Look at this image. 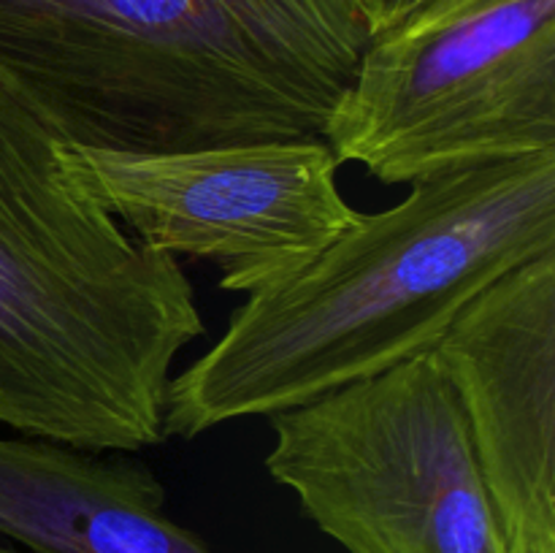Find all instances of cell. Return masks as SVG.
<instances>
[{"label": "cell", "instance_id": "6da1fadb", "mask_svg": "<svg viewBox=\"0 0 555 553\" xmlns=\"http://www.w3.org/2000/svg\"><path fill=\"white\" fill-rule=\"evenodd\" d=\"M555 253V150L439 173L356 222L291 280L233 309L171 374L163 432L195 439L377 377L437 345L507 271Z\"/></svg>", "mask_w": 555, "mask_h": 553}, {"label": "cell", "instance_id": "7a4b0ae2", "mask_svg": "<svg viewBox=\"0 0 555 553\" xmlns=\"http://www.w3.org/2000/svg\"><path fill=\"white\" fill-rule=\"evenodd\" d=\"M361 0H0V76L74 146L325 139Z\"/></svg>", "mask_w": 555, "mask_h": 553}, {"label": "cell", "instance_id": "3957f363", "mask_svg": "<svg viewBox=\"0 0 555 553\" xmlns=\"http://www.w3.org/2000/svg\"><path fill=\"white\" fill-rule=\"evenodd\" d=\"M0 76V426L87 450L160 445L171 366L206 334L179 260L79 182Z\"/></svg>", "mask_w": 555, "mask_h": 553}, {"label": "cell", "instance_id": "277c9868", "mask_svg": "<svg viewBox=\"0 0 555 553\" xmlns=\"http://www.w3.org/2000/svg\"><path fill=\"white\" fill-rule=\"evenodd\" d=\"M325 141L385 184L555 150V0H434L374 33Z\"/></svg>", "mask_w": 555, "mask_h": 553}, {"label": "cell", "instance_id": "5b68a950", "mask_svg": "<svg viewBox=\"0 0 555 553\" xmlns=\"http://www.w3.org/2000/svg\"><path fill=\"white\" fill-rule=\"evenodd\" d=\"M269 423L266 472L347 553H504L464 415L431 350Z\"/></svg>", "mask_w": 555, "mask_h": 553}, {"label": "cell", "instance_id": "8992f818", "mask_svg": "<svg viewBox=\"0 0 555 553\" xmlns=\"http://www.w3.org/2000/svg\"><path fill=\"white\" fill-rule=\"evenodd\" d=\"M92 198L152 253L211 263L231 293L266 291L356 222L328 141H249L179 152L63 146Z\"/></svg>", "mask_w": 555, "mask_h": 553}, {"label": "cell", "instance_id": "52a82bcc", "mask_svg": "<svg viewBox=\"0 0 555 553\" xmlns=\"http://www.w3.org/2000/svg\"><path fill=\"white\" fill-rule=\"evenodd\" d=\"M504 553H555V253L477 293L431 347Z\"/></svg>", "mask_w": 555, "mask_h": 553}, {"label": "cell", "instance_id": "ba28073f", "mask_svg": "<svg viewBox=\"0 0 555 553\" xmlns=\"http://www.w3.org/2000/svg\"><path fill=\"white\" fill-rule=\"evenodd\" d=\"M166 502L160 477L130 453L0 437V537L27 553H215Z\"/></svg>", "mask_w": 555, "mask_h": 553}, {"label": "cell", "instance_id": "9c48e42d", "mask_svg": "<svg viewBox=\"0 0 555 553\" xmlns=\"http://www.w3.org/2000/svg\"><path fill=\"white\" fill-rule=\"evenodd\" d=\"M434 3V0H363V11H366L369 27H372V36L379 30H388L396 22L406 20L410 14H415L423 5Z\"/></svg>", "mask_w": 555, "mask_h": 553}, {"label": "cell", "instance_id": "30bf717a", "mask_svg": "<svg viewBox=\"0 0 555 553\" xmlns=\"http://www.w3.org/2000/svg\"><path fill=\"white\" fill-rule=\"evenodd\" d=\"M0 553H27V551H22V548H16L14 542H9L0 537Z\"/></svg>", "mask_w": 555, "mask_h": 553}]
</instances>
